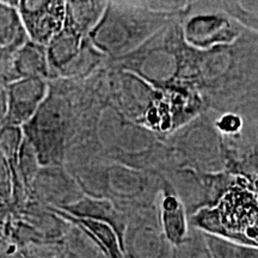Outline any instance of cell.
<instances>
[{
	"mask_svg": "<svg viewBox=\"0 0 258 258\" xmlns=\"http://www.w3.org/2000/svg\"><path fill=\"white\" fill-rule=\"evenodd\" d=\"M207 244L213 258H258V254L235 250V247L221 243L215 238H208Z\"/></svg>",
	"mask_w": 258,
	"mask_h": 258,
	"instance_id": "11",
	"label": "cell"
},
{
	"mask_svg": "<svg viewBox=\"0 0 258 258\" xmlns=\"http://www.w3.org/2000/svg\"><path fill=\"white\" fill-rule=\"evenodd\" d=\"M172 252V258H213L208 244L205 245L201 240L191 238L184 239L183 243L177 245Z\"/></svg>",
	"mask_w": 258,
	"mask_h": 258,
	"instance_id": "10",
	"label": "cell"
},
{
	"mask_svg": "<svg viewBox=\"0 0 258 258\" xmlns=\"http://www.w3.org/2000/svg\"><path fill=\"white\" fill-rule=\"evenodd\" d=\"M44 208L47 211L54 213L62 220L69 222V224L76 226L79 230L85 232L95 241L97 246L102 250V252L105 254L106 258H127L124 254L120 238L109 224L95 220V219L74 217V215L60 208L49 207V206H46Z\"/></svg>",
	"mask_w": 258,
	"mask_h": 258,
	"instance_id": "7",
	"label": "cell"
},
{
	"mask_svg": "<svg viewBox=\"0 0 258 258\" xmlns=\"http://www.w3.org/2000/svg\"><path fill=\"white\" fill-rule=\"evenodd\" d=\"M38 203L64 208L79 201L85 194L66 166H41L30 188Z\"/></svg>",
	"mask_w": 258,
	"mask_h": 258,
	"instance_id": "4",
	"label": "cell"
},
{
	"mask_svg": "<svg viewBox=\"0 0 258 258\" xmlns=\"http://www.w3.org/2000/svg\"><path fill=\"white\" fill-rule=\"evenodd\" d=\"M160 220L164 235L171 245L177 246L186 238V221L182 203L175 195H165L161 201Z\"/></svg>",
	"mask_w": 258,
	"mask_h": 258,
	"instance_id": "8",
	"label": "cell"
},
{
	"mask_svg": "<svg viewBox=\"0 0 258 258\" xmlns=\"http://www.w3.org/2000/svg\"><path fill=\"white\" fill-rule=\"evenodd\" d=\"M62 209L70 213V214L74 215V217L95 219V220L109 224L117 233L122 246H123L124 234L129 224V215L123 211H121L110 200L84 195L79 201Z\"/></svg>",
	"mask_w": 258,
	"mask_h": 258,
	"instance_id": "6",
	"label": "cell"
},
{
	"mask_svg": "<svg viewBox=\"0 0 258 258\" xmlns=\"http://www.w3.org/2000/svg\"><path fill=\"white\" fill-rule=\"evenodd\" d=\"M46 98L47 86L40 77H30L15 85L8 115L9 125L23 127L36 114Z\"/></svg>",
	"mask_w": 258,
	"mask_h": 258,
	"instance_id": "5",
	"label": "cell"
},
{
	"mask_svg": "<svg viewBox=\"0 0 258 258\" xmlns=\"http://www.w3.org/2000/svg\"><path fill=\"white\" fill-rule=\"evenodd\" d=\"M40 161L37 159L36 153L30 143L24 138L23 144H22L21 151H19L18 157V173L21 178L23 179L25 189L30 190L32 180L36 176L37 171L40 170Z\"/></svg>",
	"mask_w": 258,
	"mask_h": 258,
	"instance_id": "9",
	"label": "cell"
},
{
	"mask_svg": "<svg viewBox=\"0 0 258 258\" xmlns=\"http://www.w3.org/2000/svg\"><path fill=\"white\" fill-rule=\"evenodd\" d=\"M96 135L108 159L146 170L151 153L147 128L131 121L120 111L106 109L97 121Z\"/></svg>",
	"mask_w": 258,
	"mask_h": 258,
	"instance_id": "2",
	"label": "cell"
},
{
	"mask_svg": "<svg viewBox=\"0 0 258 258\" xmlns=\"http://www.w3.org/2000/svg\"><path fill=\"white\" fill-rule=\"evenodd\" d=\"M22 129L41 166L64 165L74 127L72 114L63 99L47 97Z\"/></svg>",
	"mask_w": 258,
	"mask_h": 258,
	"instance_id": "1",
	"label": "cell"
},
{
	"mask_svg": "<svg viewBox=\"0 0 258 258\" xmlns=\"http://www.w3.org/2000/svg\"><path fill=\"white\" fill-rule=\"evenodd\" d=\"M92 198L110 200L127 214L147 207L151 180L147 171L106 159Z\"/></svg>",
	"mask_w": 258,
	"mask_h": 258,
	"instance_id": "3",
	"label": "cell"
}]
</instances>
